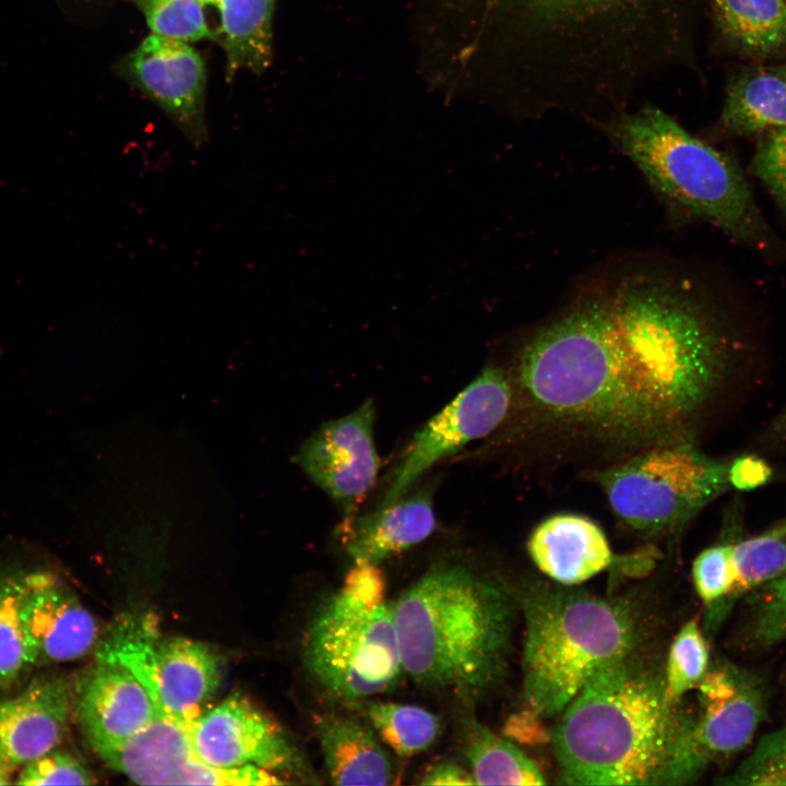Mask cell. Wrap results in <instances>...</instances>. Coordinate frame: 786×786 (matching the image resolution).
<instances>
[{"mask_svg":"<svg viewBox=\"0 0 786 786\" xmlns=\"http://www.w3.org/2000/svg\"><path fill=\"white\" fill-rule=\"evenodd\" d=\"M734 306L672 262L595 273L504 368L508 437L533 468L590 473L651 448L695 444L745 349Z\"/></svg>","mask_w":786,"mask_h":786,"instance_id":"obj_1","label":"cell"},{"mask_svg":"<svg viewBox=\"0 0 786 786\" xmlns=\"http://www.w3.org/2000/svg\"><path fill=\"white\" fill-rule=\"evenodd\" d=\"M666 696L664 682L628 656L599 669L561 712L552 740L571 785H675L706 767L695 720Z\"/></svg>","mask_w":786,"mask_h":786,"instance_id":"obj_2","label":"cell"},{"mask_svg":"<svg viewBox=\"0 0 786 786\" xmlns=\"http://www.w3.org/2000/svg\"><path fill=\"white\" fill-rule=\"evenodd\" d=\"M391 607L403 672L418 686L471 698L502 676L512 603L490 577L463 562L441 561Z\"/></svg>","mask_w":786,"mask_h":786,"instance_id":"obj_3","label":"cell"},{"mask_svg":"<svg viewBox=\"0 0 786 786\" xmlns=\"http://www.w3.org/2000/svg\"><path fill=\"white\" fill-rule=\"evenodd\" d=\"M604 126L672 213L706 222L750 249L773 248L770 226L730 157L653 106L620 114Z\"/></svg>","mask_w":786,"mask_h":786,"instance_id":"obj_4","label":"cell"},{"mask_svg":"<svg viewBox=\"0 0 786 786\" xmlns=\"http://www.w3.org/2000/svg\"><path fill=\"white\" fill-rule=\"evenodd\" d=\"M523 692L541 716L561 713L603 667L629 656L636 623L629 607L575 591H545L525 604Z\"/></svg>","mask_w":786,"mask_h":786,"instance_id":"obj_5","label":"cell"},{"mask_svg":"<svg viewBox=\"0 0 786 786\" xmlns=\"http://www.w3.org/2000/svg\"><path fill=\"white\" fill-rule=\"evenodd\" d=\"M301 659L333 703L355 706L393 689L404 672L391 604H365L340 588L309 619Z\"/></svg>","mask_w":786,"mask_h":786,"instance_id":"obj_6","label":"cell"},{"mask_svg":"<svg viewBox=\"0 0 786 786\" xmlns=\"http://www.w3.org/2000/svg\"><path fill=\"white\" fill-rule=\"evenodd\" d=\"M728 464L695 444L651 448L590 473L614 515L646 535L674 533L729 486Z\"/></svg>","mask_w":786,"mask_h":786,"instance_id":"obj_7","label":"cell"},{"mask_svg":"<svg viewBox=\"0 0 786 786\" xmlns=\"http://www.w3.org/2000/svg\"><path fill=\"white\" fill-rule=\"evenodd\" d=\"M96 660L130 669L146 687L159 714L188 727L201 716L222 679L219 655L207 644L159 640L150 616L122 618L96 645Z\"/></svg>","mask_w":786,"mask_h":786,"instance_id":"obj_8","label":"cell"},{"mask_svg":"<svg viewBox=\"0 0 786 786\" xmlns=\"http://www.w3.org/2000/svg\"><path fill=\"white\" fill-rule=\"evenodd\" d=\"M512 397L504 368L486 367L415 433L392 472L379 507L406 495L416 480L442 458L500 428L511 409Z\"/></svg>","mask_w":786,"mask_h":786,"instance_id":"obj_9","label":"cell"},{"mask_svg":"<svg viewBox=\"0 0 786 786\" xmlns=\"http://www.w3.org/2000/svg\"><path fill=\"white\" fill-rule=\"evenodd\" d=\"M188 733L196 754L212 766L254 765L305 784L321 783L283 728L240 693H231L205 711Z\"/></svg>","mask_w":786,"mask_h":786,"instance_id":"obj_10","label":"cell"},{"mask_svg":"<svg viewBox=\"0 0 786 786\" xmlns=\"http://www.w3.org/2000/svg\"><path fill=\"white\" fill-rule=\"evenodd\" d=\"M95 753L112 770L143 785H282L287 781L254 765L223 770L194 751L188 729L157 713L136 735Z\"/></svg>","mask_w":786,"mask_h":786,"instance_id":"obj_11","label":"cell"},{"mask_svg":"<svg viewBox=\"0 0 786 786\" xmlns=\"http://www.w3.org/2000/svg\"><path fill=\"white\" fill-rule=\"evenodd\" d=\"M374 413L373 402L368 400L353 413L324 422L294 456V462L336 503L344 517L355 515L377 478Z\"/></svg>","mask_w":786,"mask_h":786,"instance_id":"obj_12","label":"cell"},{"mask_svg":"<svg viewBox=\"0 0 786 786\" xmlns=\"http://www.w3.org/2000/svg\"><path fill=\"white\" fill-rule=\"evenodd\" d=\"M128 79L199 147L206 140V68L188 43L146 36L123 60Z\"/></svg>","mask_w":786,"mask_h":786,"instance_id":"obj_13","label":"cell"},{"mask_svg":"<svg viewBox=\"0 0 786 786\" xmlns=\"http://www.w3.org/2000/svg\"><path fill=\"white\" fill-rule=\"evenodd\" d=\"M23 608L29 666L79 659L96 647L95 617L55 573H25Z\"/></svg>","mask_w":786,"mask_h":786,"instance_id":"obj_14","label":"cell"},{"mask_svg":"<svg viewBox=\"0 0 786 786\" xmlns=\"http://www.w3.org/2000/svg\"><path fill=\"white\" fill-rule=\"evenodd\" d=\"M74 707L80 727L95 751L141 731L158 713L142 681L115 662H97L76 682Z\"/></svg>","mask_w":786,"mask_h":786,"instance_id":"obj_15","label":"cell"},{"mask_svg":"<svg viewBox=\"0 0 786 786\" xmlns=\"http://www.w3.org/2000/svg\"><path fill=\"white\" fill-rule=\"evenodd\" d=\"M703 715L695 740L708 763L745 749L765 716L766 695L758 676L735 666L706 672L699 684Z\"/></svg>","mask_w":786,"mask_h":786,"instance_id":"obj_16","label":"cell"},{"mask_svg":"<svg viewBox=\"0 0 786 786\" xmlns=\"http://www.w3.org/2000/svg\"><path fill=\"white\" fill-rule=\"evenodd\" d=\"M72 699L69 682L57 675L35 677L19 694L0 699V761L14 770L59 747Z\"/></svg>","mask_w":786,"mask_h":786,"instance_id":"obj_17","label":"cell"},{"mask_svg":"<svg viewBox=\"0 0 786 786\" xmlns=\"http://www.w3.org/2000/svg\"><path fill=\"white\" fill-rule=\"evenodd\" d=\"M436 526L432 496L425 488L365 515L344 517L337 534L354 563L379 565L424 541Z\"/></svg>","mask_w":786,"mask_h":786,"instance_id":"obj_18","label":"cell"},{"mask_svg":"<svg viewBox=\"0 0 786 786\" xmlns=\"http://www.w3.org/2000/svg\"><path fill=\"white\" fill-rule=\"evenodd\" d=\"M535 565L552 580L580 584L612 562L605 533L590 519L576 514H556L539 523L527 540Z\"/></svg>","mask_w":786,"mask_h":786,"instance_id":"obj_19","label":"cell"},{"mask_svg":"<svg viewBox=\"0 0 786 786\" xmlns=\"http://www.w3.org/2000/svg\"><path fill=\"white\" fill-rule=\"evenodd\" d=\"M325 771L335 785H391L394 771L383 742L371 725L350 714L314 716Z\"/></svg>","mask_w":786,"mask_h":786,"instance_id":"obj_20","label":"cell"},{"mask_svg":"<svg viewBox=\"0 0 786 786\" xmlns=\"http://www.w3.org/2000/svg\"><path fill=\"white\" fill-rule=\"evenodd\" d=\"M722 124L739 135L786 128V60L740 71L727 87Z\"/></svg>","mask_w":786,"mask_h":786,"instance_id":"obj_21","label":"cell"},{"mask_svg":"<svg viewBox=\"0 0 786 786\" xmlns=\"http://www.w3.org/2000/svg\"><path fill=\"white\" fill-rule=\"evenodd\" d=\"M276 0H217L226 79L240 70L261 74L273 59L272 22Z\"/></svg>","mask_w":786,"mask_h":786,"instance_id":"obj_22","label":"cell"},{"mask_svg":"<svg viewBox=\"0 0 786 786\" xmlns=\"http://www.w3.org/2000/svg\"><path fill=\"white\" fill-rule=\"evenodd\" d=\"M724 38L743 55L772 58L786 52V0H712Z\"/></svg>","mask_w":786,"mask_h":786,"instance_id":"obj_23","label":"cell"},{"mask_svg":"<svg viewBox=\"0 0 786 786\" xmlns=\"http://www.w3.org/2000/svg\"><path fill=\"white\" fill-rule=\"evenodd\" d=\"M462 746L476 785H544L538 765L473 717L462 724Z\"/></svg>","mask_w":786,"mask_h":786,"instance_id":"obj_24","label":"cell"},{"mask_svg":"<svg viewBox=\"0 0 786 786\" xmlns=\"http://www.w3.org/2000/svg\"><path fill=\"white\" fill-rule=\"evenodd\" d=\"M359 705L380 740L400 757L425 751L441 734L439 716L424 707L373 700Z\"/></svg>","mask_w":786,"mask_h":786,"instance_id":"obj_25","label":"cell"},{"mask_svg":"<svg viewBox=\"0 0 786 786\" xmlns=\"http://www.w3.org/2000/svg\"><path fill=\"white\" fill-rule=\"evenodd\" d=\"M736 582L715 609L724 614L741 596L786 573V517L759 535L733 541Z\"/></svg>","mask_w":786,"mask_h":786,"instance_id":"obj_26","label":"cell"},{"mask_svg":"<svg viewBox=\"0 0 786 786\" xmlns=\"http://www.w3.org/2000/svg\"><path fill=\"white\" fill-rule=\"evenodd\" d=\"M25 573L0 575V688L13 686L27 667L23 608Z\"/></svg>","mask_w":786,"mask_h":786,"instance_id":"obj_27","label":"cell"},{"mask_svg":"<svg viewBox=\"0 0 786 786\" xmlns=\"http://www.w3.org/2000/svg\"><path fill=\"white\" fill-rule=\"evenodd\" d=\"M743 646L767 648L786 640V573L749 593Z\"/></svg>","mask_w":786,"mask_h":786,"instance_id":"obj_28","label":"cell"},{"mask_svg":"<svg viewBox=\"0 0 786 786\" xmlns=\"http://www.w3.org/2000/svg\"><path fill=\"white\" fill-rule=\"evenodd\" d=\"M708 646L695 620L688 621L676 635L668 654L664 688L666 696L678 701L699 687L707 672Z\"/></svg>","mask_w":786,"mask_h":786,"instance_id":"obj_29","label":"cell"},{"mask_svg":"<svg viewBox=\"0 0 786 786\" xmlns=\"http://www.w3.org/2000/svg\"><path fill=\"white\" fill-rule=\"evenodd\" d=\"M152 34L186 43L213 39L200 0H132Z\"/></svg>","mask_w":786,"mask_h":786,"instance_id":"obj_30","label":"cell"},{"mask_svg":"<svg viewBox=\"0 0 786 786\" xmlns=\"http://www.w3.org/2000/svg\"><path fill=\"white\" fill-rule=\"evenodd\" d=\"M722 784L743 786H786V720L763 735L752 752Z\"/></svg>","mask_w":786,"mask_h":786,"instance_id":"obj_31","label":"cell"},{"mask_svg":"<svg viewBox=\"0 0 786 786\" xmlns=\"http://www.w3.org/2000/svg\"><path fill=\"white\" fill-rule=\"evenodd\" d=\"M695 591L701 600L716 608L731 593L736 582L733 543H720L702 550L692 564Z\"/></svg>","mask_w":786,"mask_h":786,"instance_id":"obj_32","label":"cell"},{"mask_svg":"<svg viewBox=\"0 0 786 786\" xmlns=\"http://www.w3.org/2000/svg\"><path fill=\"white\" fill-rule=\"evenodd\" d=\"M19 785H93L95 775L75 754L59 747L22 766Z\"/></svg>","mask_w":786,"mask_h":786,"instance_id":"obj_33","label":"cell"},{"mask_svg":"<svg viewBox=\"0 0 786 786\" xmlns=\"http://www.w3.org/2000/svg\"><path fill=\"white\" fill-rule=\"evenodd\" d=\"M750 169L786 218V128L760 134Z\"/></svg>","mask_w":786,"mask_h":786,"instance_id":"obj_34","label":"cell"},{"mask_svg":"<svg viewBox=\"0 0 786 786\" xmlns=\"http://www.w3.org/2000/svg\"><path fill=\"white\" fill-rule=\"evenodd\" d=\"M341 588L365 604L378 605L385 602V581L378 565L355 563Z\"/></svg>","mask_w":786,"mask_h":786,"instance_id":"obj_35","label":"cell"},{"mask_svg":"<svg viewBox=\"0 0 786 786\" xmlns=\"http://www.w3.org/2000/svg\"><path fill=\"white\" fill-rule=\"evenodd\" d=\"M771 475V467L752 455L739 456L728 464V481L736 489H755L767 483Z\"/></svg>","mask_w":786,"mask_h":786,"instance_id":"obj_36","label":"cell"},{"mask_svg":"<svg viewBox=\"0 0 786 786\" xmlns=\"http://www.w3.org/2000/svg\"><path fill=\"white\" fill-rule=\"evenodd\" d=\"M539 714L532 708L522 711L509 717L504 726V735L526 745L541 743L549 739L543 726Z\"/></svg>","mask_w":786,"mask_h":786,"instance_id":"obj_37","label":"cell"},{"mask_svg":"<svg viewBox=\"0 0 786 786\" xmlns=\"http://www.w3.org/2000/svg\"><path fill=\"white\" fill-rule=\"evenodd\" d=\"M420 785H476L469 770L452 761H440L429 766Z\"/></svg>","mask_w":786,"mask_h":786,"instance_id":"obj_38","label":"cell"},{"mask_svg":"<svg viewBox=\"0 0 786 786\" xmlns=\"http://www.w3.org/2000/svg\"><path fill=\"white\" fill-rule=\"evenodd\" d=\"M772 431L776 438L786 440V406L774 420Z\"/></svg>","mask_w":786,"mask_h":786,"instance_id":"obj_39","label":"cell"},{"mask_svg":"<svg viewBox=\"0 0 786 786\" xmlns=\"http://www.w3.org/2000/svg\"><path fill=\"white\" fill-rule=\"evenodd\" d=\"M13 771L14 770L0 761V785H8L11 783Z\"/></svg>","mask_w":786,"mask_h":786,"instance_id":"obj_40","label":"cell"},{"mask_svg":"<svg viewBox=\"0 0 786 786\" xmlns=\"http://www.w3.org/2000/svg\"><path fill=\"white\" fill-rule=\"evenodd\" d=\"M204 5H216L217 0H200Z\"/></svg>","mask_w":786,"mask_h":786,"instance_id":"obj_41","label":"cell"}]
</instances>
